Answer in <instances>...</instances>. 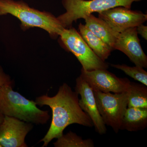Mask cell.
I'll list each match as a JSON object with an SVG mask.
<instances>
[{"instance_id":"6da1fadb","label":"cell","mask_w":147,"mask_h":147,"mask_svg":"<svg viewBox=\"0 0 147 147\" xmlns=\"http://www.w3.org/2000/svg\"><path fill=\"white\" fill-rule=\"evenodd\" d=\"M79 94L73 91L67 84L64 83L57 93L53 97L44 95L37 97L35 102L40 107L47 105L52 109V120L49 130L40 142L42 147L47 146L53 139L63 134L64 130L72 124L92 127V122L88 114L79 105Z\"/></svg>"},{"instance_id":"7a4b0ae2","label":"cell","mask_w":147,"mask_h":147,"mask_svg":"<svg viewBox=\"0 0 147 147\" xmlns=\"http://www.w3.org/2000/svg\"><path fill=\"white\" fill-rule=\"evenodd\" d=\"M7 14L18 18L24 31L31 28H40L54 39L59 37L64 29L53 13L31 7L21 0H0V16Z\"/></svg>"},{"instance_id":"3957f363","label":"cell","mask_w":147,"mask_h":147,"mask_svg":"<svg viewBox=\"0 0 147 147\" xmlns=\"http://www.w3.org/2000/svg\"><path fill=\"white\" fill-rule=\"evenodd\" d=\"M0 114L36 124H44L50 118L48 111L40 110L35 101L14 91L11 84L0 88Z\"/></svg>"},{"instance_id":"277c9868","label":"cell","mask_w":147,"mask_h":147,"mask_svg":"<svg viewBox=\"0 0 147 147\" xmlns=\"http://www.w3.org/2000/svg\"><path fill=\"white\" fill-rule=\"evenodd\" d=\"M142 0H62L66 10L57 18L64 28L72 27L78 19L83 18L94 12H99L117 7L131 9L132 3Z\"/></svg>"},{"instance_id":"5b68a950","label":"cell","mask_w":147,"mask_h":147,"mask_svg":"<svg viewBox=\"0 0 147 147\" xmlns=\"http://www.w3.org/2000/svg\"><path fill=\"white\" fill-rule=\"evenodd\" d=\"M59 38L61 46L76 57L84 70L108 68V64L95 54L73 27L64 29Z\"/></svg>"},{"instance_id":"8992f818","label":"cell","mask_w":147,"mask_h":147,"mask_svg":"<svg viewBox=\"0 0 147 147\" xmlns=\"http://www.w3.org/2000/svg\"><path fill=\"white\" fill-rule=\"evenodd\" d=\"M93 92L98 109L105 125L111 127L117 133L127 108L129 90L114 94Z\"/></svg>"},{"instance_id":"52a82bcc","label":"cell","mask_w":147,"mask_h":147,"mask_svg":"<svg viewBox=\"0 0 147 147\" xmlns=\"http://www.w3.org/2000/svg\"><path fill=\"white\" fill-rule=\"evenodd\" d=\"M80 76L93 90L119 93L129 90L131 82L126 78H119L106 69L86 71L82 68Z\"/></svg>"},{"instance_id":"ba28073f","label":"cell","mask_w":147,"mask_h":147,"mask_svg":"<svg viewBox=\"0 0 147 147\" xmlns=\"http://www.w3.org/2000/svg\"><path fill=\"white\" fill-rule=\"evenodd\" d=\"M98 18L107 23L113 30L121 33L137 27L147 20V15L140 11L119 6L98 13Z\"/></svg>"},{"instance_id":"9c48e42d","label":"cell","mask_w":147,"mask_h":147,"mask_svg":"<svg viewBox=\"0 0 147 147\" xmlns=\"http://www.w3.org/2000/svg\"><path fill=\"white\" fill-rule=\"evenodd\" d=\"M32 124L5 116L0 124V144L3 147H26L25 138Z\"/></svg>"},{"instance_id":"30bf717a","label":"cell","mask_w":147,"mask_h":147,"mask_svg":"<svg viewBox=\"0 0 147 147\" xmlns=\"http://www.w3.org/2000/svg\"><path fill=\"white\" fill-rule=\"evenodd\" d=\"M113 50L123 53L135 65L147 67V57L143 51L138 36L137 27L119 33Z\"/></svg>"},{"instance_id":"8fae6325","label":"cell","mask_w":147,"mask_h":147,"mask_svg":"<svg viewBox=\"0 0 147 147\" xmlns=\"http://www.w3.org/2000/svg\"><path fill=\"white\" fill-rule=\"evenodd\" d=\"M75 91L81 96L79 105L89 116L96 131L100 134H105L107 131L106 125L98 109L93 90L80 76L76 79Z\"/></svg>"},{"instance_id":"7c38bea8","label":"cell","mask_w":147,"mask_h":147,"mask_svg":"<svg viewBox=\"0 0 147 147\" xmlns=\"http://www.w3.org/2000/svg\"><path fill=\"white\" fill-rule=\"evenodd\" d=\"M85 26L113 50L117 36L119 33L113 30L104 20L90 14L84 18Z\"/></svg>"},{"instance_id":"4fadbf2b","label":"cell","mask_w":147,"mask_h":147,"mask_svg":"<svg viewBox=\"0 0 147 147\" xmlns=\"http://www.w3.org/2000/svg\"><path fill=\"white\" fill-rule=\"evenodd\" d=\"M147 126V108L128 107L122 119L120 129L129 131L144 130Z\"/></svg>"},{"instance_id":"5bb4252c","label":"cell","mask_w":147,"mask_h":147,"mask_svg":"<svg viewBox=\"0 0 147 147\" xmlns=\"http://www.w3.org/2000/svg\"><path fill=\"white\" fill-rule=\"evenodd\" d=\"M79 30L82 38L96 55L103 61L108 59L111 52L113 51L109 45L94 34L82 23L79 24Z\"/></svg>"},{"instance_id":"9a60e30c","label":"cell","mask_w":147,"mask_h":147,"mask_svg":"<svg viewBox=\"0 0 147 147\" xmlns=\"http://www.w3.org/2000/svg\"><path fill=\"white\" fill-rule=\"evenodd\" d=\"M127 107L147 108V88L143 84L130 83Z\"/></svg>"},{"instance_id":"2e32d148","label":"cell","mask_w":147,"mask_h":147,"mask_svg":"<svg viewBox=\"0 0 147 147\" xmlns=\"http://www.w3.org/2000/svg\"><path fill=\"white\" fill-rule=\"evenodd\" d=\"M54 145L55 147H94V143L92 139H83L76 133L69 131L58 138Z\"/></svg>"},{"instance_id":"e0dca14e","label":"cell","mask_w":147,"mask_h":147,"mask_svg":"<svg viewBox=\"0 0 147 147\" xmlns=\"http://www.w3.org/2000/svg\"><path fill=\"white\" fill-rule=\"evenodd\" d=\"M111 66L112 67L120 69L127 75L147 86V72L143 67L137 65L130 67L125 64H111Z\"/></svg>"},{"instance_id":"ac0fdd59","label":"cell","mask_w":147,"mask_h":147,"mask_svg":"<svg viewBox=\"0 0 147 147\" xmlns=\"http://www.w3.org/2000/svg\"><path fill=\"white\" fill-rule=\"evenodd\" d=\"M7 84H12V82L9 76L5 73L3 68L0 66V88L3 85Z\"/></svg>"},{"instance_id":"d6986e66","label":"cell","mask_w":147,"mask_h":147,"mask_svg":"<svg viewBox=\"0 0 147 147\" xmlns=\"http://www.w3.org/2000/svg\"><path fill=\"white\" fill-rule=\"evenodd\" d=\"M137 33L139 34L144 39L147 40V26L141 24L137 27Z\"/></svg>"},{"instance_id":"ffe728a7","label":"cell","mask_w":147,"mask_h":147,"mask_svg":"<svg viewBox=\"0 0 147 147\" xmlns=\"http://www.w3.org/2000/svg\"><path fill=\"white\" fill-rule=\"evenodd\" d=\"M4 117V116L2 114H0V124L2 122L3 120Z\"/></svg>"},{"instance_id":"44dd1931","label":"cell","mask_w":147,"mask_h":147,"mask_svg":"<svg viewBox=\"0 0 147 147\" xmlns=\"http://www.w3.org/2000/svg\"><path fill=\"white\" fill-rule=\"evenodd\" d=\"M0 147H2L1 146V144H0Z\"/></svg>"}]
</instances>
